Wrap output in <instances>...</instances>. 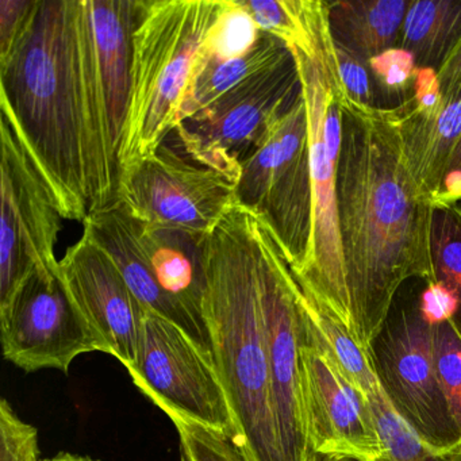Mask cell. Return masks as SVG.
I'll return each mask as SVG.
<instances>
[{
	"label": "cell",
	"mask_w": 461,
	"mask_h": 461,
	"mask_svg": "<svg viewBox=\"0 0 461 461\" xmlns=\"http://www.w3.org/2000/svg\"><path fill=\"white\" fill-rule=\"evenodd\" d=\"M383 450L393 461H436L415 431L399 417L382 387L366 396Z\"/></svg>",
	"instance_id": "25"
},
{
	"label": "cell",
	"mask_w": 461,
	"mask_h": 461,
	"mask_svg": "<svg viewBox=\"0 0 461 461\" xmlns=\"http://www.w3.org/2000/svg\"><path fill=\"white\" fill-rule=\"evenodd\" d=\"M126 369L171 420L212 429L236 447V420L214 360L171 321L145 312L137 360Z\"/></svg>",
	"instance_id": "9"
},
{
	"label": "cell",
	"mask_w": 461,
	"mask_h": 461,
	"mask_svg": "<svg viewBox=\"0 0 461 461\" xmlns=\"http://www.w3.org/2000/svg\"><path fill=\"white\" fill-rule=\"evenodd\" d=\"M261 32L240 0H222L220 14L212 23L198 60L225 63L244 58L258 44Z\"/></svg>",
	"instance_id": "23"
},
{
	"label": "cell",
	"mask_w": 461,
	"mask_h": 461,
	"mask_svg": "<svg viewBox=\"0 0 461 461\" xmlns=\"http://www.w3.org/2000/svg\"><path fill=\"white\" fill-rule=\"evenodd\" d=\"M288 50L295 59L306 104L312 185V247L303 272L295 277L309 298L353 333L337 212L345 93L329 32L326 2L312 0L309 36Z\"/></svg>",
	"instance_id": "4"
},
{
	"label": "cell",
	"mask_w": 461,
	"mask_h": 461,
	"mask_svg": "<svg viewBox=\"0 0 461 461\" xmlns=\"http://www.w3.org/2000/svg\"><path fill=\"white\" fill-rule=\"evenodd\" d=\"M393 112L407 166L434 206L461 137V90L437 106L406 102Z\"/></svg>",
	"instance_id": "17"
},
{
	"label": "cell",
	"mask_w": 461,
	"mask_h": 461,
	"mask_svg": "<svg viewBox=\"0 0 461 461\" xmlns=\"http://www.w3.org/2000/svg\"><path fill=\"white\" fill-rule=\"evenodd\" d=\"M436 461H461V447H456L455 450L438 456Z\"/></svg>",
	"instance_id": "36"
},
{
	"label": "cell",
	"mask_w": 461,
	"mask_h": 461,
	"mask_svg": "<svg viewBox=\"0 0 461 461\" xmlns=\"http://www.w3.org/2000/svg\"><path fill=\"white\" fill-rule=\"evenodd\" d=\"M375 461H393V460H391V458L388 457V456L385 455V453H384V455H383L382 457L377 458V460H375Z\"/></svg>",
	"instance_id": "37"
},
{
	"label": "cell",
	"mask_w": 461,
	"mask_h": 461,
	"mask_svg": "<svg viewBox=\"0 0 461 461\" xmlns=\"http://www.w3.org/2000/svg\"><path fill=\"white\" fill-rule=\"evenodd\" d=\"M2 225H0V306L34 272H58L56 244L60 209L33 158L2 117Z\"/></svg>",
	"instance_id": "13"
},
{
	"label": "cell",
	"mask_w": 461,
	"mask_h": 461,
	"mask_svg": "<svg viewBox=\"0 0 461 461\" xmlns=\"http://www.w3.org/2000/svg\"><path fill=\"white\" fill-rule=\"evenodd\" d=\"M410 0L326 2L334 45L364 61L398 48Z\"/></svg>",
	"instance_id": "18"
},
{
	"label": "cell",
	"mask_w": 461,
	"mask_h": 461,
	"mask_svg": "<svg viewBox=\"0 0 461 461\" xmlns=\"http://www.w3.org/2000/svg\"><path fill=\"white\" fill-rule=\"evenodd\" d=\"M310 461H366L353 456L344 455H312Z\"/></svg>",
	"instance_id": "34"
},
{
	"label": "cell",
	"mask_w": 461,
	"mask_h": 461,
	"mask_svg": "<svg viewBox=\"0 0 461 461\" xmlns=\"http://www.w3.org/2000/svg\"><path fill=\"white\" fill-rule=\"evenodd\" d=\"M236 182L164 142L120 174L118 201L153 228L207 236L237 203Z\"/></svg>",
	"instance_id": "12"
},
{
	"label": "cell",
	"mask_w": 461,
	"mask_h": 461,
	"mask_svg": "<svg viewBox=\"0 0 461 461\" xmlns=\"http://www.w3.org/2000/svg\"><path fill=\"white\" fill-rule=\"evenodd\" d=\"M261 33L276 37L287 48L309 34V0H240Z\"/></svg>",
	"instance_id": "24"
},
{
	"label": "cell",
	"mask_w": 461,
	"mask_h": 461,
	"mask_svg": "<svg viewBox=\"0 0 461 461\" xmlns=\"http://www.w3.org/2000/svg\"><path fill=\"white\" fill-rule=\"evenodd\" d=\"M377 94V109L395 110L414 94L418 67L414 58L393 48L368 61Z\"/></svg>",
	"instance_id": "26"
},
{
	"label": "cell",
	"mask_w": 461,
	"mask_h": 461,
	"mask_svg": "<svg viewBox=\"0 0 461 461\" xmlns=\"http://www.w3.org/2000/svg\"><path fill=\"white\" fill-rule=\"evenodd\" d=\"M82 0H37L25 31L0 59V109L67 220L85 222L93 194Z\"/></svg>",
	"instance_id": "2"
},
{
	"label": "cell",
	"mask_w": 461,
	"mask_h": 461,
	"mask_svg": "<svg viewBox=\"0 0 461 461\" xmlns=\"http://www.w3.org/2000/svg\"><path fill=\"white\" fill-rule=\"evenodd\" d=\"M293 55L285 42L261 33L258 44L244 58L225 63L196 61L180 109L179 123L212 106L217 99L245 80L274 68Z\"/></svg>",
	"instance_id": "19"
},
{
	"label": "cell",
	"mask_w": 461,
	"mask_h": 461,
	"mask_svg": "<svg viewBox=\"0 0 461 461\" xmlns=\"http://www.w3.org/2000/svg\"><path fill=\"white\" fill-rule=\"evenodd\" d=\"M437 77L444 95L461 90V40L441 68L437 71Z\"/></svg>",
	"instance_id": "33"
},
{
	"label": "cell",
	"mask_w": 461,
	"mask_h": 461,
	"mask_svg": "<svg viewBox=\"0 0 461 461\" xmlns=\"http://www.w3.org/2000/svg\"><path fill=\"white\" fill-rule=\"evenodd\" d=\"M44 461H99L94 460L91 457H86V456L74 455V453H60L56 457L48 458Z\"/></svg>",
	"instance_id": "35"
},
{
	"label": "cell",
	"mask_w": 461,
	"mask_h": 461,
	"mask_svg": "<svg viewBox=\"0 0 461 461\" xmlns=\"http://www.w3.org/2000/svg\"><path fill=\"white\" fill-rule=\"evenodd\" d=\"M61 279L101 341L128 368L137 360L145 309L112 256L83 230L59 263Z\"/></svg>",
	"instance_id": "16"
},
{
	"label": "cell",
	"mask_w": 461,
	"mask_h": 461,
	"mask_svg": "<svg viewBox=\"0 0 461 461\" xmlns=\"http://www.w3.org/2000/svg\"><path fill=\"white\" fill-rule=\"evenodd\" d=\"M237 203L266 222L294 275L309 261L312 234V185L309 125L303 94L267 129L241 167Z\"/></svg>",
	"instance_id": "7"
},
{
	"label": "cell",
	"mask_w": 461,
	"mask_h": 461,
	"mask_svg": "<svg viewBox=\"0 0 461 461\" xmlns=\"http://www.w3.org/2000/svg\"><path fill=\"white\" fill-rule=\"evenodd\" d=\"M302 96L295 59L245 80L212 106L180 122L172 134L177 149L196 163L239 182L242 164L276 118Z\"/></svg>",
	"instance_id": "10"
},
{
	"label": "cell",
	"mask_w": 461,
	"mask_h": 461,
	"mask_svg": "<svg viewBox=\"0 0 461 461\" xmlns=\"http://www.w3.org/2000/svg\"><path fill=\"white\" fill-rule=\"evenodd\" d=\"M221 7L222 0H140L121 171L153 155L179 125L191 75Z\"/></svg>",
	"instance_id": "5"
},
{
	"label": "cell",
	"mask_w": 461,
	"mask_h": 461,
	"mask_svg": "<svg viewBox=\"0 0 461 461\" xmlns=\"http://www.w3.org/2000/svg\"><path fill=\"white\" fill-rule=\"evenodd\" d=\"M461 203V137L450 160L449 171L445 176L441 193L434 202V207Z\"/></svg>",
	"instance_id": "32"
},
{
	"label": "cell",
	"mask_w": 461,
	"mask_h": 461,
	"mask_svg": "<svg viewBox=\"0 0 461 461\" xmlns=\"http://www.w3.org/2000/svg\"><path fill=\"white\" fill-rule=\"evenodd\" d=\"M337 212L353 334L369 352L402 285L433 280L434 206L407 166L393 110L344 95Z\"/></svg>",
	"instance_id": "1"
},
{
	"label": "cell",
	"mask_w": 461,
	"mask_h": 461,
	"mask_svg": "<svg viewBox=\"0 0 461 461\" xmlns=\"http://www.w3.org/2000/svg\"><path fill=\"white\" fill-rule=\"evenodd\" d=\"M301 356L312 456L344 455L366 461L382 457L384 450L368 398L350 385L323 355L307 329L303 310Z\"/></svg>",
	"instance_id": "15"
},
{
	"label": "cell",
	"mask_w": 461,
	"mask_h": 461,
	"mask_svg": "<svg viewBox=\"0 0 461 461\" xmlns=\"http://www.w3.org/2000/svg\"><path fill=\"white\" fill-rule=\"evenodd\" d=\"M430 285L452 304L447 320L461 337V203L434 207L430 230Z\"/></svg>",
	"instance_id": "22"
},
{
	"label": "cell",
	"mask_w": 461,
	"mask_h": 461,
	"mask_svg": "<svg viewBox=\"0 0 461 461\" xmlns=\"http://www.w3.org/2000/svg\"><path fill=\"white\" fill-rule=\"evenodd\" d=\"M434 315L422 299L396 317L369 348L372 366L388 402L436 460L461 447V434L434 366Z\"/></svg>",
	"instance_id": "8"
},
{
	"label": "cell",
	"mask_w": 461,
	"mask_h": 461,
	"mask_svg": "<svg viewBox=\"0 0 461 461\" xmlns=\"http://www.w3.org/2000/svg\"><path fill=\"white\" fill-rule=\"evenodd\" d=\"M260 217L236 203L206 237L203 315L236 420L241 461H285L272 402L258 283Z\"/></svg>",
	"instance_id": "3"
},
{
	"label": "cell",
	"mask_w": 461,
	"mask_h": 461,
	"mask_svg": "<svg viewBox=\"0 0 461 461\" xmlns=\"http://www.w3.org/2000/svg\"><path fill=\"white\" fill-rule=\"evenodd\" d=\"M461 40V0H410L398 48L438 71Z\"/></svg>",
	"instance_id": "20"
},
{
	"label": "cell",
	"mask_w": 461,
	"mask_h": 461,
	"mask_svg": "<svg viewBox=\"0 0 461 461\" xmlns=\"http://www.w3.org/2000/svg\"><path fill=\"white\" fill-rule=\"evenodd\" d=\"M336 58L345 96L356 104L377 109L376 87H375L368 61L361 60L337 47Z\"/></svg>",
	"instance_id": "30"
},
{
	"label": "cell",
	"mask_w": 461,
	"mask_h": 461,
	"mask_svg": "<svg viewBox=\"0 0 461 461\" xmlns=\"http://www.w3.org/2000/svg\"><path fill=\"white\" fill-rule=\"evenodd\" d=\"M307 329L331 366L353 387L368 396L379 388L368 350L339 318L315 303L302 290Z\"/></svg>",
	"instance_id": "21"
},
{
	"label": "cell",
	"mask_w": 461,
	"mask_h": 461,
	"mask_svg": "<svg viewBox=\"0 0 461 461\" xmlns=\"http://www.w3.org/2000/svg\"><path fill=\"white\" fill-rule=\"evenodd\" d=\"M258 283L272 402L283 457L285 461H310L312 447L301 356L302 288L263 220L258 234Z\"/></svg>",
	"instance_id": "11"
},
{
	"label": "cell",
	"mask_w": 461,
	"mask_h": 461,
	"mask_svg": "<svg viewBox=\"0 0 461 461\" xmlns=\"http://www.w3.org/2000/svg\"><path fill=\"white\" fill-rule=\"evenodd\" d=\"M0 461H40L37 429L23 422L6 399L0 403Z\"/></svg>",
	"instance_id": "29"
},
{
	"label": "cell",
	"mask_w": 461,
	"mask_h": 461,
	"mask_svg": "<svg viewBox=\"0 0 461 461\" xmlns=\"http://www.w3.org/2000/svg\"><path fill=\"white\" fill-rule=\"evenodd\" d=\"M433 355L439 385L461 434V337L447 315L434 318Z\"/></svg>",
	"instance_id": "27"
},
{
	"label": "cell",
	"mask_w": 461,
	"mask_h": 461,
	"mask_svg": "<svg viewBox=\"0 0 461 461\" xmlns=\"http://www.w3.org/2000/svg\"><path fill=\"white\" fill-rule=\"evenodd\" d=\"M37 0H0V59L6 58L25 31Z\"/></svg>",
	"instance_id": "31"
},
{
	"label": "cell",
	"mask_w": 461,
	"mask_h": 461,
	"mask_svg": "<svg viewBox=\"0 0 461 461\" xmlns=\"http://www.w3.org/2000/svg\"><path fill=\"white\" fill-rule=\"evenodd\" d=\"M6 360L25 372H68L77 356L104 352L95 331L67 290L60 271L34 272L0 306Z\"/></svg>",
	"instance_id": "14"
},
{
	"label": "cell",
	"mask_w": 461,
	"mask_h": 461,
	"mask_svg": "<svg viewBox=\"0 0 461 461\" xmlns=\"http://www.w3.org/2000/svg\"><path fill=\"white\" fill-rule=\"evenodd\" d=\"M180 439L182 461H241L228 437L185 420H172Z\"/></svg>",
	"instance_id": "28"
},
{
	"label": "cell",
	"mask_w": 461,
	"mask_h": 461,
	"mask_svg": "<svg viewBox=\"0 0 461 461\" xmlns=\"http://www.w3.org/2000/svg\"><path fill=\"white\" fill-rule=\"evenodd\" d=\"M82 59L94 168L91 212L118 199L120 152L131 101V39L140 0H82Z\"/></svg>",
	"instance_id": "6"
}]
</instances>
